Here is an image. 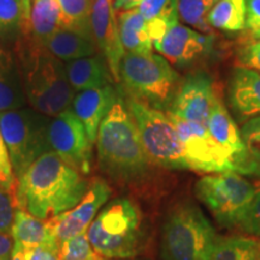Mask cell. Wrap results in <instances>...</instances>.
Returning <instances> with one entry per match:
<instances>
[{"label":"cell","instance_id":"d6986e66","mask_svg":"<svg viewBox=\"0 0 260 260\" xmlns=\"http://www.w3.org/2000/svg\"><path fill=\"white\" fill-rule=\"evenodd\" d=\"M61 29V11L58 0H31L30 15L24 37L42 44Z\"/></svg>","mask_w":260,"mask_h":260},{"label":"cell","instance_id":"b9f144b4","mask_svg":"<svg viewBox=\"0 0 260 260\" xmlns=\"http://www.w3.org/2000/svg\"><path fill=\"white\" fill-rule=\"evenodd\" d=\"M253 38H254V39H260V32H259V34H256L255 37H253Z\"/></svg>","mask_w":260,"mask_h":260},{"label":"cell","instance_id":"e575fe53","mask_svg":"<svg viewBox=\"0 0 260 260\" xmlns=\"http://www.w3.org/2000/svg\"><path fill=\"white\" fill-rule=\"evenodd\" d=\"M15 175L12 170L11 161H10L9 152L3 139L2 130H0V186L5 189L11 190L15 186Z\"/></svg>","mask_w":260,"mask_h":260},{"label":"cell","instance_id":"ac0fdd59","mask_svg":"<svg viewBox=\"0 0 260 260\" xmlns=\"http://www.w3.org/2000/svg\"><path fill=\"white\" fill-rule=\"evenodd\" d=\"M64 65L68 80L74 90L82 92L87 89L102 88L111 86L113 82L109 65L102 54L70 60Z\"/></svg>","mask_w":260,"mask_h":260},{"label":"cell","instance_id":"2e32d148","mask_svg":"<svg viewBox=\"0 0 260 260\" xmlns=\"http://www.w3.org/2000/svg\"><path fill=\"white\" fill-rule=\"evenodd\" d=\"M118 94L112 86L93 88L79 92L71 103V111L86 129L90 142L94 145L103 119L107 116Z\"/></svg>","mask_w":260,"mask_h":260},{"label":"cell","instance_id":"7a4b0ae2","mask_svg":"<svg viewBox=\"0 0 260 260\" xmlns=\"http://www.w3.org/2000/svg\"><path fill=\"white\" fill-rule=\"evenodd\" d=\"M95 142L100 167L116 181L134 183L147 174L152 165L134 118L121 95L103 119Z\"/></svg>","mask_w":260,"mask_h":260},{"label":"cell","instance_id":"7bdbcfd3","mask_svg":"<svg viewBox=\"0 0 260 260\" xmlns=\"http://www.w3.org/2000/svg\"><path fill=\"white\" fill-rule=\"evenodd\" d=\"M107 260H109V259H107ZM122 260H129V259H122Z\"/></svg>","mask_w":260,"mask_h":260},{"label":"cell","instance_id":"d590c367","mask_svg":"<svg viewBox=\"0 0 260 260\" xmlns=\"http://www.w3.org/2000/svg\"><path fill=\"white\" fill-rule=\"evenodd\" d=\"M241 67L254 69L260 73V39L246 44L239 54Z\"/></svg>","mask_w":260,"mask_h":260},{"label":"cell","instance_id":"9c48e42d","mask_svg":"<svg viewBox=\"0 0 260 260\" xmlns=\"http://www.w3.org/2000/svg\"><path fill=\"white\" fill-rule=\"evenodd\" d=\"M258 188L236 171L206 175L195 184L198 199L225 226H235L242 211L248 206Z\"/></svg>","mask_w":260,"mask_h":260},{"label":"cell","instance_id":"5bb4252c","mask_svg":"<svg viewBox=\"0 0 260 260\" xmlns=\"http://www.w3.org/2000/svg\"><path fill=\"white\" fill-rule=\"evenodd\" d=\"M90 28L96 48L105 58L113 81L118 83L119 65L125 51L119 37L118 21L116 10L113 8V0H93Z\"/></svg>","mask_w":260,"mask_h":260},{"label":"cell","instance_id":"836d02e7","mask_svg":"<svg viewBox=\"0 0 260 260\" xmlns=\"http://www.w3.org/2000/svg\"><path fill=\"white\" fill-rule=\"evenodd\" d=\"M11 190L0 186V233H11L12 223L15 219V201Z\"/></svg>","mask_w":260,"mask_h":260},{"label":"cell","instance_id":"e0dca14e","mask_svg":"<svg viewBox=\"0 0 260 260\" xmlns=\"http://www.w3.org/2000/svg\"><path fill=\"white\" fill-rule=\"evenodd\" d=\"M229 100L237 119L247 122L260 116V73L239 67L233 71Z\"/></svg>","mask_w":260,"mask_h":260},{"label":"cell","instance_id":"8d00e7d4","mask_svg":"<svg viewBox=\"0 0 260 260\" xmlns=\"http://www.w3.org/2000/svg\"><path fill=\"white\" fill-rule=\"evenodd\" d=\"M24 260H60L59 243L56 240H51L38 248L25 253Z\"/></svg>","mask_w":260,"mask_h":260},{"label":"cell","instance_id":"83f0119b","mask_svg":"<svg viewBox=\"0 0 260 260\" xmlns=\"http://www.w3.org/2000/svg\"><path fill=\"white\" fill-rule=\"evenodd\" d=\"M211 28L223 31H239L246 28L245 0H219L207 16Z\"/></svg>","mask_w":260,"mask_h":260},{"label":"cell","instance_id":"484cf974","mask_svg":"<svg viewBox=\"0 0 260 260\" xmlns=\"http://www.w3.org/2000/svg\"><path fill=\"white\" fill-rule=\"evenodd\" d=\"M260 245L246 236L217 237L201 260H258Z\"/></svg>","mask_w":260,"mask_h":260},{"label":"cell","instance_id":"d6a6232c","mask_svg":"<svg viewBox=\"0 0 260 260\" xmlns=\"http://www.w3.org/2000/svg\"><path fill=\"white\" fill-rule=\"evenodd\" d=\"M235 226L248 235L260 237V188L256 189L254 198L239 216Z\"/></svg>","mask_w":260,"mask_h":260},{"label":"cell","instance_id":"277c9868","mask_svg":"<svg viewBox=\"0 0 260 260\" xmlns=\"http://www.w3.org/2000/svg\"><path fill=\"white\" fill-rule=\"evenodd\" d=\"M94 251L109 260L133 259L145 248L142 214L134 201L119 198L98 213L87 230Z\"/></svg>","mask_w":260,"mask_h":260},{"label":"cell","instance_id":"1f68e13d","mask_svg":"<svg viewBox=\"0 0 260 260\" xmlns=\"http://www.w3.org/2000/svg\"><path fill=\"white\" fill-rule=\"evenodd\" d=\"M60 260H107L94 251L87 233L65 240L59 245Z\"/></svg>","mask_w":260,"mask_h":260},{"label":"cell","instance_id":"3957f363","mask_svg":"<svg viewBox=\"0 0 260 260\" xmlns=\"http://www.w3.org/2000/svg\"><path fill=\"white\" fill-rule=\"evenodd\" d=\"M18 58L24 94L32 110L53 118L70 109L75 94L61 60L28 38L19 44Z\"/></svg>","mask_w":260,"mask_h":260},{"label":"cell","instance_id":"7c38bea8","mask_svg":"<svg viewBox=\"0 0 260 260\" xmlns=\"http://www.w3.org/2000/svg\"><path fill=\"white\" fill-rule=\"evenodd\" d=\"M111 197V188L105 181L95 178L76 206L46 220L51 235L59 243L82 233H87L102 207Z\"/></svg>","mask_w":260,"mask_h":260},{"label":"cell","instance_id":"4316f807","mask_svg":"<svg viewBox=\"0 0 260 260\" xmlns=\"http://www.w3.org/2000/svg\"><path fill=\"white\" fill-rule=\"evenodd\" d=\"M240 134L243 152L235 162V171L260 178V116L243 123Z\"/></svg>","mask_w":260,"mask_h":260},{"label":"cell","instance_id":"30bf717a","mask_svg":"<svg viewBox=\"0 0 260 260\" xmlns=\"http://www.w3.org/2000/svg\"><path fill=\"white\" fill-rule=\"evenodd\" d=\"M176 126L190 170L199 172L235 171V159L214 141L209 130L171 112H165Z\"/></svg>","mask_w":260,"mask_h":260},{"label":"cell","instance_id":"9a60e30c","mask_svg":"<svg viewBox=\"0 0 260 260\" xmlns=\"http://www.w3.org/2000/svg\"><path fill=\"white\" fill-rule=\"evenodd\" d=\"M212 45V35L201 34L187 25L176 23L153 46L168 61L184 65L209 54Z\"/></svg>","mask_w":260,"mask_h":260},{"label":"cell","instance_id":"4fadbf2b","mask_svg":"<svg viewBox=\"0 0 260 260\" xmlns=\"http://www.w3.org/2000/svg\"><path fill=\"white\" fill-rule=\"evenodd\" d=\"M218 99L211 77L204 73H197L182 81L168 112L207 128L210 115Z\"/></svg>","mask_w":260,"mask_h":260},{"label":"cell","instance_id":"60d3db41","mask_svg":"<svg viewBox=\"0 0 260 260\" xmlns=\"http://www.w3.org/2000/svg\"><path fill=\"white\" fill-rule=\"evenodd\" d=\"M11 260H24V253L21 251V249L15 248L12 249V255H11Z\"/></svg>","mask_w":260,"mask_h":260},{"label":"cell","instance_id":"ffe728a7","mask_svg":"<svg viewBox=\"0 0 260 260\" xmlns=\"http://www.w3.org/2000/svg\"><path fill=\"white\" fill-rule=\"evenodd\" d=\"M25 102L18 64L11 53L0 50V112L23 109Z\"/></svg>","mask_w":260,"mask_h":260},{"label":"cell","instance_id":"4dcf8cb0","mask_svg":"<svg viewBox=\"0 0 260 260\" xmlns=\"http://www.w3.org/2000/svg\"><path fill=\"white\" fill-rule=\"evenodd\" d=\"M31 0H0V34L21 30L24 34Z\"/></svg>","mask_w":260,"mask_h":260},{"label":"cell","instance_id":"6da1fadb","mask_svg":"<svg viewBox=\"0 0 260 260\" xmlns=\"http://www.w3.org/2000/svg\"><path fill=\"white\" fill-rule=\"evenodd\" d=\"M88 186L80 171L50 151L18 178L16 200L21 210L48 220L76 206Z\"/></svg>","mask_w":260,"mask_h":260},{"label":"cell","instance_id":"52a82bcc","mask_svg":"<svg viewBox=\"0 0 260 260\" xmlns=\"http://www.w3.org/2000/svg\"><path fill=\"white\" fill-rule=\"evenodd\" d=\"M48 125V117L32 109L0 112V130L17 180L38 158L51 151Z\"/></svg>","mask_w":260,"mask_h":260},{"label":"cell","instance_id":"f35d334b","mask_svg":"<svg viewBox=\"0 0 260 260\" xmlns=\"http://www.w3.org/2000/svg\"><path fill=\"white\" fill-rule=\"evenodd\" d=\"M12 249H14V240L11 235L0 233V260H11Z\"/></svg>","mask_w":260,"mask_h":260},{"label":"cell","instance_id":"ab89813d","mask_svg":"<svg viewBox=\"0 0 260 260\" xmlns=\"http://www.w3.org/2000/svg\"><path fill=\"white\" fill-rule=\"evenodd\" d=\"M142 0H113V8L116 11H128L138 9Z\"/></svg>","mask_w":260,"mask_h":260},{"label":"cell","instance_id":"f1b7e54d","mask_svg":"<svg viewBox=\"0 0 260 260\" xmlns=\"http://www.w3.org/2000/svg\"><path fill=\"white\" fill-rule=\"evenodd\" d=\"M61 11V29L93 39L90 14L93 0H58Z\"/></svg>","mask_w":260,"mask_h":260},{"label":"cell","instance_id":"603a6c76","mask_svg":"<svg viewBox=\"0 0 260 260\" xmlns=\"http://www.w3.org/2000/svg\"><path fill=\"white\" fill-rule=\"evenodd\" d=\"M41 45L59 60L67 61L95 56L98 51L93 39L65 29L56 31Z\"/></svg>","mask_w":260,"mask_h":260},{"label":"cell","instance_id":"ba28073f","mask_svg":"<svg viewBox=\"0 0 260 260\" xmlns=\"http://www.w3.org/2000/svg\"><path fill=\"white\" fill-rule=\"evenodd\" d=\"M126 107L138 126L145 153L152 165L190 170L176 126L167 113L128 96Z\"/></svg>","mask_w":260,"mask_h":260},{"label":"cell","instance_id":"ee69618b","mask_svg":"<svg viewBox=\"0 0 260 260\" xmlns=\"http://www.w3.org/2000/svg\"><path fill=\"white\" fill-rule=\"evenodd\" d=\"M258 260H260V254H259V259Z\"/></svg>","mask_w":260,"mask_h":260},{"label":"cell","instance_id":"5b68a950","mask_svg":"<svg viewBox=\"0 0 260 260\" xmlns=\"http://www.w3.org/2000/svg\"><path fill=\"white\" fill-rule=\"evenodd\" d=\"M119 82L129 96L168 112L181 86V77L158 54L125 53L119 65Z\"/></svg>","mask_w":260,"mask_h":260},{"label":"cell","instance_id":"74e56055","mask_svg":"<svg viewBox=\"0 0 260 260\" xmlns=\"http://www.w3.org/2000/svg\"><path fill=\"white\" fill-rule=\"evenodd\" d=\"M246 28L253 37L260 32V0H245Z\"/></svg>","mask_w":260,"mask_h":260},{"label":"cell","instance_id":"7402d4cb","mask_svg":"<svg viewBox=\"0 0 260 260\" xmlns=\"http://www.w3.org/2000/svg\"><path fill=\"white\" fill-rule=\"evenodd\" d=\"M118 30L125 53L151 54L153 50L146 19L138 9L121 11L118 17Z\"/></svg>","mask_w":260,"mask_h":260},{"label":"cell","instance_id":"44dd1931","mask_svg":"<svg viewBox=\"0 0 260 260\" xmlns=\"http://www.w3.org/2000/svg\"><path fill=\"white\" fill-rule=\"evenodd\" d=\"M10 234L15 248L21 249L24 254L51 240H56L51 235L46 220L39 219L21 209L16 210Z\"/></svg>","mask_w":260,"mask_h":260},{"label":"cell","instance_id":"8fae6325","mask_svg":"<svg viewBox=\"0 0 260 260\" xmlns=\"http://www.w3.org/2000/svg\"><path fill=\"white\" fill-rule=\"evenodd\" d=\"M48 142L51 151L81 174L87 175L90 171L93 144L71 109L65 110L50 121Z\"/></svg>","mask_w":260,"mask_h":260},{"label":"cell","instance_id":"8992f818","mask_svg":"<svg viewBox=\"0 0 260 260\" xmlns=\"http://www.w3.org/2000/svg\"><path fill=\"white\" fill-rule=\"evenodd\" d=\"M218 237L197 205L180 203L165 219L161 253L165 260H201Z\"/></svg>","mask_w":260,"mask_h":260},{"label":"cell","instance_id":"f546056e","mask_svg":"<svg viewBox=\"0 0 260 260\" xmlns=\"http://www.w3.org/2000/svg\"><path fill=\"white\" fill-rule=\"evenodd\" d=\"M219 0H178V18L205 35H212L207 16Z\"/></svg>","mask_w":260,"mask_h":260},{"label":"cell","instance_id":"cb8c5ba5","mask_svg":"<svg viewBox=\"0 0 260 260\" xmlns=\"http://www.w3.org/2000/svg\"><path fill=\"white\" fill-rule=\"evenodd\" d=\"M207 130L214 141L229 152L236 162L237 158L243 152L241 134L220 99H218L211 112L209 122H207Z\"/></svg>","mask_w":260,"mask_h":260},{"label":"cell","instance_id":"d4e9b609","mask_svg":"<svg viewBox=\"0 0 260 260\" xmlns=\"http://www.w3.org/2000/svg\"><path fill=\"white\" fill-rule=\"evenodd\" d=\"M138 10L147 22L152 44L160 40L172 25L178 23V0H142Z\"/></svg>","mask_w":260,"mask_h":260}]
</instances>
